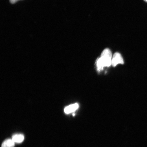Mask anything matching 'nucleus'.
<instances>
[{
    "label": "nucleus",
    "mask_w": 147,
    "mask_h": 147,
    "mask_svg": "<svg viewBox=\"0 0 147 147\" xmlns=\"http://www.w3.org/2000/svg\"><path fill=\"white\" fill-rule=\"evenodd\" d=\"M119 64H123L124 61L121 55L118 53H116L112 58L111 65L115 67Z\"/></svg>",
    "instance_id": "nucleus-2"
},
{
    "label": "nucleus",
    "mask_w": 147,
    "mask_h": 147,
    "mask_svg": "<svg viewBox=\"0 0 147 147\" xmlns=\"http://www.w3.org/2000/svg\"><path fill=\"white\" fill-rule=\"evenodd\" d=\"M112 53L109 49H105L102 53L100 58L97 61V66L98 71L102 70L104 67H109L112 63Z\"/></svg>",
    "instance_id": "nucleus-1"
},
{
    "label": "nucleus",
    "mask_w": 147,
    "mask_h": 147,
    "mask_svg": "<svg viewBox=\"0 0 147 147\" xmlns=\"http://www.w3.org/2000/svg\"><path fill=\"white\" fill-rule=\"evenodd\" d=\"M12 139L15 143H20L24 140V136L22 134H14L12 137Z\"/></svg>",
    "instance_id": "nucleus-4"
},
{
    "label": "nucleus",
    "mask_w": 147,
    "mask_h": 147,
    "mask_svg": "<svg viewBox=\"0 0 147 147\" xmlns=\"http://www.w3.org/2000/svg\"><path fill=\"white\" fill-rule=\"evenodd\" d=\"M20 0H10V3L12 4H14Z\"/></svg>",
    "instance_id": "nucleus-6"
},
{
    "label": "nucleus",
    "mask_w": 147,
    "mask_h": 147,
    "mask_svg": "<svg viewBox=\"0 0 147 147\" xmlns=\"http://www.w3.org/2000/svg\"><path fill=\"white\" fill-rule=\"evenodd\" d=\"M144 1L145 2H146L147 3V0H144Z\"/></svg>",
    "instance_id": "nucleus-7"
},
{
    "label": "nucleus",
    "mask_w": 147,
    "mask_h": 147,
    "mask_svg": "<svg viewBox=\"0 0 147 147\" xmlns=\"http://www.w3.org/2000/svg\"><path fill=\"white\" fill-rule=\"evenodd\" d=\"M79 107V105L78 103L71 105L64 108V113L67 114L73 113L78 109Z\"/></svg>",
    "instance_id": "nucleus-3"
},
{
    "label": "nucleus",
    "mask_w": 147,
    "mask_h": 147,
    "mask_svg": "<svg viewBox=\"0 0 147 147\" xmlns=\"http://www.w3.org/2000/svg\"><path fill=\"white\" fill-rule=\"evenodd\" d=\"M15 142L12 139H7L2 144L1 147H14Z\"/></svg>",
    "instance_id": "nucleus-5"
}]
</instances>
